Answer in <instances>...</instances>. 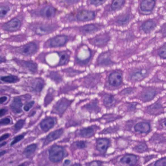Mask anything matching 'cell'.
I'll return each instance as SVG.
<instances>
[{"mask_svg":"<svg viewBox=\"0 0 166 166\" xmlns=\"http://www.w3.org/2000/svg\"><path fill=\"white\" fill-rule=\"evenodd\" d=\"M58 54L60 56V62H58V66H62L67 64L70 58L68 52L66 51H63L59 52Z\"/></svg>","mask_w":166,"mask_h":166,"instance_id":"obj_25","label":"cell"},{"mask_svg":"<svg viewBox=\"0 0 166 166\" xmlns=\"http://www.w3.org/2000/svg\"><path fill=\"white\" fill-rule=\"evenodd\" d=\"M96 17V11L83 9L76 12L73 21L78 22H89L94 20Z\"/></svg>","mask_w":166,"mask_h":166,"instance_id":"obj_8","label":"cell"},{"mask_svg":"<svg viewBox=\"0 0 166 166\" xmlns=\"http://www.w3.org/2000/svg\"><path fill=\"white\" fill-rule=\"evenodd\" d=\"M60 28L58 24L55 23L33 22L28 26L29 31L37 36H46L50 34Z\"/></svg>","mask_w":166,"mask_h":166,"instance_id":"obj_1","label":"cell"},{"mask_svg":"<svg viewBox=\"0 0 166 166\" xmlns=\"http://www.w3.org/2000/svg\"><path fill=\"white\" fill-rule=\"evenodd\" d=\"M72 38L65 34L58 35L50 38L45 42L43 45L45 48H58L66 45Z\"/></svg>","mask_w":166,"mask_h":166,"instance_id":"obj_4","label":"cell"},{"mask_svg":"<svg viewBox=\"0 0 166 166\" xmlns=\"http://www.w3.org/2000/svg\"><path fill=\"white\" fill-rule=\"evenodd\" d=\"M64 130L62 129H58L50 133L45 139L44 145L49 144L50 142H52L55 140H57V139L60 138L62 136Z\"/></svg>","mask_w":166,"mask_h":166,"instance_id":"obj_16","label":"cell"},{"mask_svg":"<svg viewBox=\"0 0 166 166\" xmlns=\"http://www.w3.org/2000/svg\"><path fill=\"white\" fill-rule=\"evenodd\" d=\"M70 104V101H69L68 100L65 98H62L55 105L54 107L55 112L60 115H62L67 109Z\"/></svg>","mask_w":166,"mask_h":166,"instance_id":"obj_14","label":"cell"},{"mask_svg":"<svg viewBox=\"0 0 166 166\" xmlns=\"http://www.w3.org/2000/svg\"><path fill=\"white\" fill-rule=\"evenodd\" d=\"M75 146L79 149H83L86 147V143L83 141H78L75 143Z\"/></svg>","mask_w":166,"mask_h":166,"instance_id":"obj_43","label":"cell"},{"mask_svg":"<svg viewBox=\"0 0 166 166\" xmlns=\"http://www.w3.org/2000/svg\"><path fill=\"white\" fill-rule=\"evenodd\" d=\"M34 101H30L29 102L27 103L26 104L24 105V110L26 112L29 111L31 108H32L33 106L34 105Z\"/></svg>","mask_w":166,"mask_h":166,"instance_id":"obj_42","label":"cell"},{"mask_svg":"<svg viewBox=\"0 0 166 166\" xmlns=\"http://www.w3.org/2000/svg\"><path fill=\"white\" fill-rule=\"evenodd\" d=\"M6 152H7L5 151V150L4 151V150H3V151H1V152H0V156H1V157H2V156L5 155L6 154Z\"/></svg>","mask_w":166,"mask_h":166,"instance_id":"obj_51","label":"cell"},{"mask_svg":"<svg viewBox=\"0 0 166 166\" xmlns=\"http://www.w3.org/2000/svg\"><path fill=\"white\" fill-rule=\"evenodd\" d=\"M164 124H165V126H166V120H165V121Z\"/></svg>","mask_w":166,"mask_h":166,"instance_id":"obj_53","label":"cell"},{"mask_svg":"<svg viewBox=\"0 0 166 166\" xmlns=\"http://www.w3.org/2000/svg\"><path fill=\"white\" fill-rule=\"evenodd\" d=\"M125 4V0H113L112 3L111 9L113 10H118Z\"/></svg>","mask_w":166,"mask_h":166,"instance_id":"obj_31","label":"cell"},{"mask_svg":"<svg viewBox=\"0 0 166 166\" xmlns=\"http://www.w3.org/2000/svg\"><path fill=\"white\" fill-rule=\"evenodd\" d=\"M158 55L161 58L166 59V45L162 47L159 50Z\"/></svg>","mask_w":166,"mask_h":166,"instance_id":"obj_40","label":"cell"},{"mask_svg":"<svg viewBox=\"0 0 166 166\" xmlns=\"http://www.w3.org/2000/svg\"><path fill=\"white\" fill-rule=\"evenodd\" d=\"M156 23L154 21L149 20L144 22L142 26L143 31L146 33H150L156 28Z\"/></svg>","mask_w":166,"mask_h":166,"instance_id":"obj_26","label":"cell"},{"mask_svg":"<svg viewBox=\"0 0 166 166\" xmlns=\"http://www.w3.org/2000/svg\"><path fill=\"white\" fill-rule=\"evenodd\" d=\"M30 13L34 17L51 20L55 18L57 13V10L51 5H45L39 8L32 10Z\"/></svg>","mask_w":166,"mask_h":166,"instance_id":"obj_3","label":"cell"},{"mask_svg":"<svg viewBox=\"0 0 166 166\" xmlns=\"http://www.w3.org/2000/svg\"><path fill=\"white\" fill-rule=\"evenodd\" d=\"M23 105L22 99L20 97H16L12 100L10 107L12 111L15 114H19L22 112Z\"/></svg>","mask_w":166,"mask_h":166,"instance_id":"obj_15","label":"cell"},{"mask_svg":"<svg viewBox=\"0 0 166 166\" xmlns=\"http://www.w3.org/2000/svg\"><path fill=\"white\" fill-rule=\"evenodd\" d=\"M10 135L9 134H4L3 135H2L1 137H0V141L1 142H2L3 141H4L5 139L8 138L9 136H10Z\"/></svg>","mask_w":166,"mask_h":166,"instance_id":"obj_45","label":"cell"},{"mask_svg":"<svg viewBox=\"0 0 166 166\" xmlns=\"http://www.w3.org/2000/svg\"><path fill=\"white\" fill-rule=\"evenodd\" d=\"M151 126L149 123L146 122H139L135 124L134 127V130L136 132L141 134H147L150 130Z\"/></svg>","mask_w":166,"mask_h":166,"instance_id":"obj_19","label":"cell"},{"mask_svg":"<svg viewBox=\"0 0 166 166\" xmlns=\"http://www.w3.org/2000/svg\"><path fill=\"white\" fill-rule=\"evenodd\" d=\"M56 124V118L52 117H48L42 120L40 123V127L42 130L47 132L53 128Z\"/></svg>","mask_w":166,"mask_h":166,"instance_id":"obj_12","label":"cell"},{"mask_svg":"<svg viewBox=\"0 0 166 166\" xmlns=\"http://www.w3.org/2000/svg\"><path fill=\"white\" fill-rule=\"evenodd\" d=\"M49 77L50 79H51L52 80L55 81L56 82H58V83H59L62 81V77H60V74H58L57 72H51L50 73Z\"/></svg>","mask_w":166,"mask_h":166,"instance_id":"obj_36","label":"cell"},{"mask_svg":"<svg viewBox=\"0 0 166 166\" xmlns=\"http://www.w3.org/2000/svg\"><path fill=\"white\" fill-rule=\"evenodd\" d=\"M14 5L9 2H3L1 4V19H5L12 13L14 9Z\"/></svg>","mask_w":166,"mask_h":166,"instance_id":"obj_10","label":"cell"},{"mask_svg":"<svg viewBox=\"0 0 166 166\" xmlns=\"http://www.w3.org/2000/svg\"><path fill=\"white\" fill-rule=\"evenodd\" d=\"M146 71L144 70H137L133 72L131 75V78L132 81H139L143 79L145 76Z\"/></svg>","mask_w":166,"mask_h":166,"instance_id":"obj_24","label":"cell"},{"mask_svg":"<svg viewBox=\"0 0 166 166\" xmlns=\"http://www.w3.org/2000/svg\"><path fill=\"white\" fill-rule=\"evenodd\" d=\"M162 32L165 36H166V24H165L162 28Z\"/></svg>","mask_w":166,"mask_h":166,"instance_id":"obj_50","label":"cell"},{"mask_svg":"<svg viewBox=\"0 0 166 166\" xmlns=\"http://www.w3.org/2000/svg\"><path fill=\"white\" fill-rule=\"evenodd\" d=\"M24 22V16L18 15L12 18L10 20L5 22L1 25V29L6 32H15L21 29Z\"/></svg>","mask_w":166,"mask_h":166,"instance_id":"obj_5","label":"cell"},{"mask_svg":"<svg viewBox=\"0 0 166 166\" xmlns=\"http://www.w3.org/2000/svg\"><path fill=\"white\" fill-rule=\"evenodd\" d=\"M37 148V145L36 144H31L30 145L28 146V147H26V149H24V154L26 157H29L34 153Z\"/></svg>","mask_w":166,"mask_h":166,"instance_id":"obj_28","label":"cell"},{"mask_svg":"<svg viewBox=\"0 0 166 166\" xmlns=\"http://www.w3.org/2000/svg\"><path fill=\"white\" fill-rule=\"evenodd\" d=\"M70 160H68V159H66V160H65L64 162L63 165H64V166H68V165H70Z\"/></svg>","mask_w":166,"mask_h":166,"instance_id":"obj_49","label":"cell"},{"mask_svg":"<svg viewBox=\"0 0 166 166\" xmlns=\"http://www.w3.org/2000/svg\"><path fill=\"white\" fill-rule=\"evenodd\" d=\"M102 164V162L98 161H94L91 162L89 163V165L90 166H99Z\"/></svg>","mask_w":166,"mask_h":166,"instance_id":"obj_46","label":"cell"},{"mask_svg":"<svg viewBox=\"0 0 166 166\" xmlns=\"http://www.w3.org/2000/svg\"><path fill=\"white\" fill-rule=\"evenodd\" d=\"M101 26L96 24H89L79 26H74L68 28L74 29V31L82 36H88L93 34L101 29Z\"/></svg>","mask_w":166,"mask_h":166,"instance_id":"obj_6","label":"cell"},{"mask_svg":"<svg viewBox=\"0 0 166 166\" xmlns=\"http://www.w3.org/2000/svg\"><path fill=\"white\" fill-rule=\"evenodd\" d=\"M48 157L53 163L60 162L67 155V152L64 148L60 146L54 145L48 150Z\"/></svg>","mask_w":166,"mask_h":166,"instance_id":"obj_7","label":"cell"},{"mask_svg":"<svg viewBox=\"0 0 166 166\" xmlns=\"http://www.w3.org/2000/svg\"><path fill=\"white\" fill-rule=\"evenodd\" d=\"M7 144V142H5V141H4V142H1V145H0V146H1V147L2 148L4 146H5Z\"/></svg>","mask_w":166,"mask_h":166,"instance_id":"obj_52","label":"cell"},{"mask_svg":"<svg viewBox=\"0 0 166 166\" xmlns=\"http://www.w3.org/2000/svg\"><path fill=\"white\" fill-rule=\"evenodd\" d=\"M98 64L102 66H108L111 64L110 55L109 52H105L101 54L98 58Z\"/></svg>","mask_w":166,"mask_h":166,"instance_id":"obj_21","label":"cell"},{"mask_svg":"<svg viewBox=\"0 0 166 166\" xmlns=\"http://www.w3.org/2000/svg\"><path fill=\"white\" fill-rule=\"evenodd\" d=\"M15 62L19 64V65H21L22 67L26 69L27 70L32 72L35 73L37 71V64L31 60H15Z\"/></svg>","mask_w":166,"mask_h":166,"instance_id":"obj_13","label":"cell"},{"mask_svg":"<svg viewBox=\"0 0 166 166\" xmlns=\"http://www.w3.org/2000/svg\"><path fill=\"white\" fill-rule=\"evenodd\" d=\"M44 86V83L41 79H37L32 84L33 90L36 92H40L43 90Z\"/></svg>","mask_w":166,"mask_h":166,"instance_id":"obj_27","label":"cell"},{"mask_svg":"<svg viewBox=\"0 0 166 166\" xmlns=\"http://www.w3.org/2000/svg\"><path fill=\"white\" fill-rule=\"evenodd\" d=\"M1 80L3 82L9 83H13L18 82L19 79L17 76L13 75H5L1 77Z\"/></svg>","mask_w":166,"mask_h":166,"instance_id":"obj_29","label":"cell"},{"mask_svg":"<svg viewBox=\"0 0 166 166\" xmlns=\"http://www.w3.org/2000/svg\"><path fill=\"white\" fill-rule=\"evenodd\" d=\"M7 97L6 96H1V98H0V100H1V104H3L6 101H7Z\"/></svg>","mask_w":166,"mask_h":166,"instance_id":"obj_48","label":"cell"},{"mask_svg":"<svg viewBox=\"0 0 166 166\" xmlns=\"http://www.w3.org/2000/svg\"><path fill=\"white\" fill-rule=\"evenodd\" d=\"M7 110L5 108H2L0 110V115L1 117H2L4 116V115H5V114L7 113Z\"/></svg>","mask_w":166,"mask_h":166,"instance_id":"obj_47","label":"cell"},{"mask_svg":"<svg viewBox=\"0 0 166 166\" xmlns=\"http://www.w3.org/2000/svg\"><path fill=\"white\" fill-rule=\"evenodd\" d=\"M129 20V16L127 15L121 16L117 20V24L120 25L126 24Z\"/></svg>","mask_w":166,"mask_h":166,"instance_id":"obj_35","label":"cell"},{"mask_svg":"<svg viewBox=\"0 0 166 166\" xmlns=\"http://www.w3.org/2000/svg\"><path fill=\"white\" fill-rule=\"evenodd\" d=\"M122 75L118 72H112L109 76V82L110 85L113 87H117L121 84Z\"/></svg>","mask_w":166,"mask_h":166,"instance_id":"obj_11","label":"cell"},{"mask_svg":"<svg viewBox=\"0 0 166 166\" xmlns=\"http://www.w3.org/2000/svg\"><path fill=\"white\" fill-rule=\"evenodd\" d=\"M98 103L96 101H91L86 106V109L89 111H96L98 110Z\"/></svg>","mask_w":166,"mask_h":166,"instance_id":"obj_34","label":"cell"},{"mask_svg":"<svg viewBox=\"0 0 166 166\" xmlns=\"http://www.w3.org/2000/svg\"><path fill=\"white\" fill-rule=\"evenodd\" d=\"M25 121H26L25 120H24V119L18 120L14 125V128L15 130L18 131L20 130H21L25 124Z\"/></svg>","mask_w":166,"mask_h":166,"instance_id":"obj_38","label":"cell"},{"mask_svg":"<svg viewBox=\"0 0 166 166\" xmlns=\"http://www.w3.org/2000/svg\"><path fill=\"white\" fill-rule=\"evenodd\" d=\"M95 132L94 127H88L81 129L79 132V136L84 138H89L92 136Z\"/></svg>","mask_w":166,"mask_h":166,"instance_id":"obj_22","label":"cell"},{"mask_svg":"<svg viewBox=\"0 0 166 166\" xmlns=\"http://www.w3.org/2000/svg\"><path fill=\"white\" fill-rule=\"evenodd\" d=\"M103 102L105 105L110 107L115 103V99L113 96L111 94H106L103 97Z\"/></svg>","mask_w":166,"mask_h":166,"instance_id":"obj_30","label":"cell"},{"mask_svg":"<svg viewBox=\"0 0 166 166\" xmlns=\"http://www.w3.org/2000/svg\"><path fill=\"white\" fill-rule=\"evenodd\" d=\"M137 160L138 159L136 156L134 154H128L124 156L120 159V161L124 164L132 166L136 164Z\"/></svg>","mask_w":166,"mask_h":166,"instance_id":"obj_18","label":"cell"},{"mask_svg":"<svg viewBox=\"0 0 166 166\" xmlns=\"http://www.w3.org/2000/svg\"><path fill=\"white\" fill-rule=\"evenodd\" d=\"M110 141L105 138H98L96 140V149L101 154H104L109 147Z\"/></svg>","mask_w":166,"mask_h":166,"instance_id":"obj_17","label":"cell"},{"mask_svg":"<svg viewBox=\"0 0 166 166\" xmlns=\"http://www.w3.org/2000/svg\"><path fill=\"white\" fill-rule=\"evenodd\" d=\"M135 150L137 152H144L147 151L148 147L145 144L141 143L136 146L135 148Z\"/></svg>","mask_w":166,"mask_h":166,"instance_id":"obj_37","label":"cell"},{"mask_svg":"<svg viewBox=\"0 0 166 166\" xmlns=\"http://www.w3.org/2000/svg\"><path fill=\"white\" fill-rule=\"evenodd\" d=\"M109 36L107 33H102L97 35L93 38L88 39L90 44L98 47H102L105 46L109 41Z\"/></svg>","mask_w":166,"mask_h":166,"instance_id":"obj_9","label":"cell"},{"mask_svg":"<svg viewBox=\"0 0 166 166\" xmlns=\"http://www.w3.org/2000/svg\"><path fill=\"white\" fill-rule=\"evenodd\" d=\"M11 122V119L9 117H5V118H2L1 120V125H9Z\"/></svg>","mask_w":166,"mask_h":166,"instance_id":"obj_44","label":"cell"},{"mask_svg":"<svg viewBox=\"0 0 166 166\" xmlns=\"http://www.w3.org/2000/svg\"><path fill=\"white\" fill-rule=\"evenodd\" d=\"M24 136H25V135H24V134H22V135H18L15 136V137H14L10 145L12 146L14 145L15 144H17L19 141H20L22 140L23 138L24 137Z\"/></svg>","mask_w":166,"mask_h":166,"instance_id":"obj_39","label":"cell"},{"mask_svg":"<svg viewBox=\"0 0 166 166\" xmlns=\"http://www.w3.org/2000/svg\"><path fill=\"white\" fill-rule=\"evenodd\" d=\"M154 165L157 166H166V157L159 159L156 162Z\"/></svg>","mask_w":166,"mask_h":166,"instance_id":"obj_41","label":"cell"},{"mask_svg":"<svg viewBox=\"0 0 166 166\" xmlns=\"http://www.w3.org/2000/svg\"><path fill=\"white\" fill-rule=\"evenodd\" d=\"M156 5L155 0H143L140 7L141 10L144 12H150L153 10Z\"/></svg>","mask_w":166,"mask_h":166,"instance_id":"obj_20","label":"cell"},{"mask_svg":"<svg viewBox=\"0 0 166 166\" xmlns=\"http://www.w3.org/2000/svg\"><path fill=\"white\" fill-rule=\"evenodd\" d=\"M81 1V0H60V3L66 7H71L79 4Z\"/></svg>","mask_w":166,"mask_h":166,"instance_id":"obj_32","label":"cell"},{"mask_svg":"<svg viewBox=\"0 0 166 166\" xmlns=\"http://www.w3.org/2000/svg\"><path fill=\"white\" fill-rule=\"evenodd\" d=\"M106 1L107 0H87V4L88 5L97 7L104 4Z\"/></svg>","mask_w":166,"mask_h":166,"instance_id":"obj_33","label":"cell"},{"mask_svg":"<svg viewBox=\"0 0 166 166\" xmlns=\"http://www.w3.org/2000/svg\"><path fill=\"white\" fill-rule=\"evenodd\" d=\"M156 94V91L154 89H148L142 93L141 98L145 101H149L154 99Z\"/></svg>","mask_w":166,"mask_h":166,"instance_id":"obj_23","label":"cell"},{"mask_svg":"<svg viewBox=\"0 0 166 166\" xmlns=\"http://www.w3.org/2000/svg\"><path fill=\"white\" fill-rule=\"evenodd\" d=\"M39 43L36 41H29L26 44L19 46H9V49L16 54L24 56H32L39 50Z\"/></svg>","mask_w":166,"mask_h":166,"instance_id":"obj_2","label":"cell"}]
</instances>
